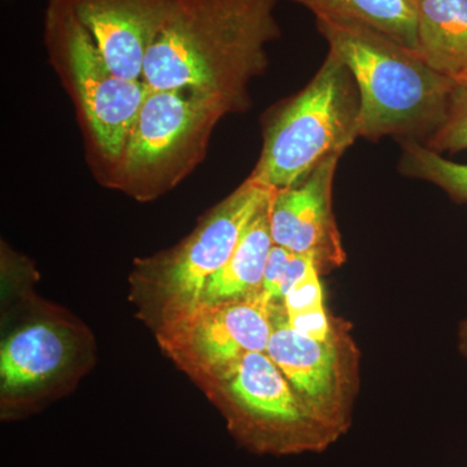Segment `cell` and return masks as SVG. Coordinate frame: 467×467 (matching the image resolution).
<instances>
[{"label": "cell", "mask_w": 467, "mask_h": 467, "mask_svg": "<svg viewBox=\"0 0 467 467\" xmlns=\"http://www.w3.org/2000/svg\"><path fill=\"white\" fill-rule=\"evenodd\" d=\"M275 0H180L150 46L143 81L152 90L189 88L216 95L235 112L265 72L267 46L281 36Z\"/></svg>", "instance_id": "obj_1"}, {"label": "cell", "mask_w": 467, "mask_h": 467, "mask_svg": "<svg viewBox=\"0 0 467 467\" xmlns=\"http://www.w3.org/2000/svg\"><path fill=\"white\" fill-rule=\"evenodd\" d=\"M317 30L358 85L359 137L425 143L438 130L456 82L435 72L416 51L365 24L317 20Z\"/></svg>", "instance_id": "obj_2"}, {"label": "cell", "mask_w": 467, "mask_h": 467, "mask_svg": "<svg viewBox=\"0 0 467 467\" xmlns=\"http://www.w3.org/2000/svg\"><path fill=\"white\" fill-rule=\"evenodd\" d=\"M359 92L346 64L328 51L308 85L267 122L263 150L248 180L287 189L322 162L340 158L358 134Z\"/></svg>", "instance_id": "obj_3"}, {"label": "cell", "mask_w": 467, "mask_h": 467, "mask_svg": "<svg viewBox=\"0 0 467 467\" xmlns=\"http://www.w3.org/2000/svg\"><path fill=\"white\" fill-rule=\"evenodd\" d=\"M272 195L247 178L177 247L138 261L131 284L142 315L160 328L198 308L205 285L225 266Z\"/></svg>", "instance_id": "obj_4"}, {"label": "cell", "mask_w": 467, "mask_h": 467, "mask_svg": "<svg viewBox=\"0 0 467 467\" xmlns=\"http://www.w3.org/2000/svg\"><path fill=\"white\" fill-rule=\"evenodd\" d=\"M232 112L226 100L195 88H150L115 164L117 186L140 201L167 192L201 161L214 126Z\"/></svg>", "instance_id": "obj_5"}, {"label": "cell", "mask_w": 467, "mask_h": 467, "mask_svg": "<svg viewBox=\"0 0 467 467\" xmlns=\"http://www.w3.org/2000/svg\"><path fill=\"white\" fill-rule=\"evenodd\" d=\"M223 408L233 434L261 453H294L317 450L334 436L319 425L297 398L284 373L264 352L202 379Z\"/></svg>", "instance_id": "obj_6"}, {"label": "cell", "mask_w": 467, "mask_h": 467, "mask_svg": "<svg viewBox=\"0 0 467 467\" xmlns=\"http://www.w3.org/2000/svg\"><path fill=\"white\" fill-rule=\"evenodd\" d=\"M46 33L52 47L66 58L95 142L115 165L149 95V85L110 69L66 0L48 2Z\"/></svg>", "instance_id": "obj_7"}, {"label": "cell", "mask_w": 467, "mask_h": 467, "mask_svg": "<svg viewBox=\"0 0 467 467\" xmlns=\"http://www.w3.org/2000/svg\"><path fill=\"white\" fill-rule=\"evenodd\" d=\"M272 315L273 301L264 291L241 300L199 306L158 328L160 346L202 382L248 353H266Z\"/></svg>", "instance_id": "obj_8"}, {"label": "cell", "mask_w": 467, "mask_h": 467, "mask_svg": "<svg viewBox=\"0 0 467 467\" xmlns=\"http://www.w3.org/2000/svg\"><path fill=\"white\" fill-rule=\"evenodd\" d=\"M78 361V334L57 319H34L5 337L0 352L3 420L36 410V396L66 379Z\"/></svg>", "instance_id": "obj_9"}, {"label": "cell", "mask_w": 467, "mask_h": 467, "mask_svg": "<svg viewBox=\"0 0 467 467\" xmlns=\"http://www.w3.org/2000/svg\"><path fill=\"white\" fill-rule=\"evenodd\" d=\"M340 158L322 162L300 183L273 192L270 233L279 247L312 257L317 269L344 259L333 214V183Z\"/></svg>", "instance_id": "obj_10"}, {"label": "cell", "mask_w": 467, "mask_h": 467, "mask_svg": "<svg viewBox=\"0 0 467 467\" xmlns=\"http://www.w3.org/2000/svg\"><path fill=\"white\" fill-rule=\"evenodd\" d=\"M106 58L126 79H143L150 46L180 0H66Z\"/></svg>", "instance_id": "obj_11"}, {"label": "cell", "mask_w": 467, "mask_h": 467, "mask_svg": "<svg viewBox=\"0 0 467 467\" xmlns=\"http://www.w3.org/2000/svg\"><path fill=\"white\" fill-rule=\"evenodd\" d=\"M273 303V331L266 355L291 384L306 410L328 434L337 436L344 426L337 398L339 367L330 342H317L291 327L284 304Z\"/></svg>", "instance_id": "obj_12"}, {"label": "cell", "mask_w": 467, "mask_h": 467, "mask_svg": "<svg viewBox=\"0 0 467 467\" xmlns=\"http://www.w3.org/2000/svg\"><path fill=\"white\" fill-rule=\"evenodd\" d=\"M414 51L435 72L467 82V0H420Z\"/></svg>", "instance_id": "obj_13"}, {"label": "cell", "mask_w": 467, "mask_h": 467, "mask_svg": "<svg viewBox=\"0 0 467 467\" xmlns=\"http://www.w3.org/2000/svg\"><path fill=\"white\" fill-rule=\"evenodd\" d=\"M269 205L270 202L248 225L225 266L209 279L201 306L241 300L263 291L267 259L275 245Z\"/></svg>", "instance_id": "obj_14"}, {"label": "cell", "mask_w": 467, "mask_h": 467, "mask_svg": "<svg viewBox=\"0 0 467 467\" xmlns=\"http://www.w3.org/2000/svg\"><path fill=\"white\" fill-rule=\"evenodd\" d=\"M278 2V0H275ZM316 20L353 21L374 27L410 50L417 46V8L410 0H290Z\"/></svg>", "instance_id": "obj_15"}, {"label": "cell", "mask_w": 467, "mask_h": 467, "mask_svg": "<svg viewBox=\"0 0 467 467\" xmlns=\"http://www.w3.org/2000/svg\"><path fill=\"white\" fill-rule=\"evenodd\" d=\"M401 144L402 173L435 183L454 201L467 202V164L442 158L417 140H404Z\"/></svg>", "instance_id": "obj_16"}, {"label": "cell", "mask_w": 467, "mask_h": 467, "mask_svg": "<svg viewBox=\"0 0 467 467\" xmlns=\"http://www.w3.org/2000/svg\"><path fill=\"white\" fill-rule=\"evenodd\" d=\"M316 265L312 257L294 254L273 245L264 275L263 291L273 303L284 304L285 297Z\"/></svg>", "instance_id": "obj_17"}, {"label": "cell", "mask_w": 467, "mask_h": 467, "mask_svg": "<svg viewBox=\"0 0 467 467\" xmlns=\"http://www.w3.org/2000/svg\"><path fill=\"white\" fill-rule=\"evenodd\" d=\"M422 144L438 153L467 150V82L454 86L444 121Z\"/></svg>", "instance_id": "obj_18"}, {"label": "cell", "mask_w": 467, "mask_h": 467, "mask_svg": "<svg viewBox=\"0 0 467 467\" xmlns=\"http://www.w3.org/2000/svg\"><path fill=\"white\" fill-rule=\"evenodd\" d=\"M321 284H319L318 269L312 270L303 279L292 287L285 297L284 306L285 315H297L306 310L318 308L324 306Z\"/></svg>", "instance_id": "obj_19"}, {"label": "cell", "mask_w": 467, "mask_h": 467, "mask_svg": "<svg viewBox=\"0 0 467 467\" xmlns=\"http://www.w3.org/2000/svg\"><path fill=\"white\" fill-rule=\"evenodd\" d=\"M287 316V315H285ZM288 324L295 331L317 342H328L330 325L326 316L324 306L318 308L287 316Z\"/></svg>", "instance_id": "obj_20"}, {"label": "cell", "mask_w": 467, "mask_h": 467, "mask_svg": "<svg viewBox=\"0 0 467 467\" xmlns=\"http://www.w3.org/2000/svg\"><path fill=\"white\" fill-rule=\"evenodd\" d=\"M462 349H463V352H465L466 356H467V321H466L465 326H463V328H462Z\"/></svg>", "instance_id": "obj_21"}, {"label": "cell", "mask_w": 467, "mask_h": 467, "mask_svg": "<svg viewBox=\"0 0 467 467\" xmlns=\"http://www.w3.org/2000/svg\"><path fill=\"white\" fill-rule=\"evenodd\" d=\"M411 3H413L414 5H416L417 8V3L420 2V0H410Z\"/></svg>", "instance_id": "obj_22"}]
</instances>
